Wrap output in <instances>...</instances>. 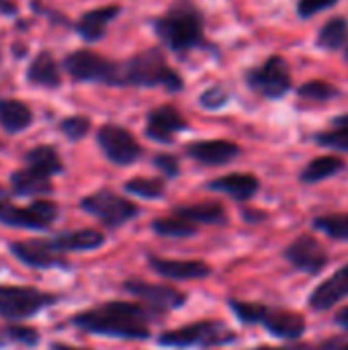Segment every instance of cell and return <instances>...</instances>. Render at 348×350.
Listing matches in <instances>:
<instances>
[{"mask_svg": "<svg viewBox=\"0 0 348 350\" xmlns=\"http://www.w3.org/2000/svg\"><path fill=\"white\" fill-rule=\"evenodd\" d=\"M150 310L142 304L131 301H107L96 308L78 312L70 324L78 330L96 336H111L123 340H146L150 338Z\"/></svg>", "mask_w": 348, "mask_h": 350, "instance_id": "1", "label": "cell"}, {"mask_svg": "<svg viewBox=\"0 0 348 350\" xmlns=\"http://www.w3.org/2000/svg\"><path fill=\"white\" fill-rule=\"evenodd\" d=\"M160 41L174 53H189L197 47H211L203 35V14L191 0H176L162 16L152 21Z\"/></svg>", "mask_w": 348, "mask_h": 350, "instance_id": "2", "label": "cell"}, {"mask_svg": "<svg viewBox=\"0 0 348 350\" xmlns=\"http://www.w3.org/2000/svg\"><path fill=\"white\" fill-rule=\"evenodd\" d=\"M111 86H164L170 92L183 90V78L166 64L164 53L158 47L146 49L123 64H115Z\"/></svg>", "mask_w": 348, "mask_h": 350, "instance_id": "3", "label": "cell"}, {"mask_svg": "<svg viewBox=\"0 0 348 350\" xmlns=\"http://www.w3.org/2000/svg\"><path fill=\"white\" fill-rule=\"evenodd\" d=\"M236 332L219 320H201L160 334L158 345L164 349H213L236 342Z\"/></svg>", "mask_w": 348, "mask_h": 350, "instance_id": "4", "label": "cell"}, {"mask_svg": "<svg viewBox=\"0 0 348 350\" xmlns=\"http://www.w3.org/2000/svg\"><path fill=\"white\" fill-rule=\"evenodd\" d=\"M57 304V295L23 285H0V318L23 322Z\"/></svg>", "mask_w": 348, "mask_h": 350, "instance_id": "5", "label": "cell"}, {"mask_svg": "<svg viewBox=\"0 0 348 350\" xmlns=\"http://www.w3.org/2000/svg\"><path fill=\"white\" fill-rule=\"evenodd\" d=\"M80 207L88 215H92L101 224H105L107 228L125 226L127 221H131L133 217L139 215V207L133 201H129L109 189H101L88 197H84L80 201Z\"/></svg>", "mask_w": 348, "mask_h": 350, "instance_id": "6", "label": "cell"}, {"mask_svg": "<svg viewBox=\"0 0 348 350\" xmlns=\"http://www.w3.org/2000/svg\"><path fill=\"white\" fill-rule=\"evenodd\" d=\"M57 215H59V209L53 201L35 199L27 207H14L6 199L0 201V224L8 228L41 232V230L51 228Z\"/></svg>", "mask_w": 348, "mask_h": 350, "instance_id": "7", "label": "cell"}, {"mask_svg": "<svg viewBox=\"0 0 348 350\" xmlns=\"http://www.w3.org/2000/svg\"><path fill=\"white\" fill-rule=\"evenodd\" d=\"M246 84L265 98H283L293 86L289 64L281 55H271L260 68H252L246 72Z\"/></svg>", "mask_w": 348, "mask_h": 350, "instance_id": "8", "label": "cell"}, {"mask_svg": "<svg viewBox=\"0 0 348 350\" xmlns=\"http://www.w3.org/2000/svg\"><path fill=\"white\" fill-rule=\"evenodd\" d=\"M96 142L105 156L119 166H129L142 156V146L137 144V139L125 127L115 123L103 125L96 133Z\"/></svg>", "mask_w": 348, "mask_h": 350, "instance_id": "9", "label": "cell"}, {"mask_svg": "<svg viewBox=\"0 0 348 350\" xmlns=\"http://www.w3.org/2000/svg\"><path fill=\"white\" fill-rule=\"evenodd\" d=\"M127 293L137 297L142 306L154 314H164L178 310L187 304V295L170 285H156V283H144V281H127L123 285Z\"/></svg>", "mask_w": 348, "mask_h": 350, "instance_id": "10", "label": "cell"}, {"mask_svg": "<svg viewBox=\"0 0 348 350\" xmlns=\"http://www.w3.org/2000/svg\"><path fill=\"white\" fill-rule=\"evenodd\" d=\"M64 68L68 74L80 82H103L111 84L113 74H115V62L88 51V49H78L64 59Z\"/></svg>", "mask_w": 348, "mask_h": 350, "instance_id": "11", "label": "cell"}, {"mask_svg": "<svg viewBox=\"0 0 348 350\" xmlns=\"http://www.w3.org/2000/svg\"><path fill=\"white\" fill-rule=\"evenodd\" d=\"M283 256L291 267H295L297 271L308 273V275H320L330 260L322 242L310 234H302L297 240H293L285 248Z\"/></svg>", "mask_w": 348, "mask_h": 350, "instance_id": "12", "label": "cell"}, {"mask_svg": "<svg viewBox=\"0 0 348 350\" xmlns=\"http://www.w3.org/2000/svg\"><path fill=\"white\" fill-rule=\"evenodd\" d=\"M10 252L16 260L31 269L47 271V269H66L68 262L64 256L55 254L45 238H35V240H21V242H10Z\"/></svg>", "mask_w": 348, "mask_h": 350, "instance_id": "13", "label": "cell"}, {"mask_svg": "<svg viewBox=\"0 0 348 350\" xmlns=\"http://www.w3.org/2000/svg\"><path fill=\"white\" fill-rule=\"evenodd\" d=\"M185 129H189V123L180 115V111L172 105H162L148 113L146 135L158 144H170L174 135Z\"/></svg>", "mask_w": 348, "mask_h": 350, "instance_id": "14", "label": "cell"}, {"mask_svg": "<svg viewBox=\"0 0 348 350\" xmlns=\"http://www.w3.org/2000/svg\"><path fill=\"white\" fill-rule=\"evenodd\" d=\"M47 246L64 256L68 252H88V250H96L105 244V236L98 230H72V232H59L51 238H45Z\"/></svg>", "mask_w": 348, "mask_h": 350, "instance_id": "15", "label": "cell"}, {"mask_svg": "<svg viewBox=\"0 0 348 350\" xmlns=\"http://www.w3.org/2000/svg\"><path fill=\"white\" fill-rule=\"evenodd\" d=\"M348 297V265L330 275L310 295V308L316 312H328Z\"/></svg>", "mask_w": 348, "mask_h": 350, "instance_id": "16", "label": "cell"}, {"mask_svg": "<svg viewBox=\"0 0 348 350\" xmlns=\"http://www.w3.org/2000/svg\"><path fill=\"white\" fill-rule=\"evenodd\" d=\"M189 156L205 166H224L236 160L242 150L238 144L228 142V139H203V142H193L187 148Z\"/></svg>", "mask_w": 348, "mask_h": 350, "instance_id": "17", "label": "cell"}, {"mask_svg": "<svg viewBox=\"0 0 348 350\" xmlns=\"http://www.w3.org/2000/svg\"><path fill=\"white\" fill-rule=\"evenodd\" d=\"M148 262L158 275L170 281H195V279H207L211 275V267L203 260H172V258L150 256Z\"/></svg>", "mask_w": 348, "mask_h": 350, "instance_id": "18", "label": "cell"}, {"mask_svg": "<svg viewBox=\"0 0 348 350\" xmlns=\"http://www.w3.org/2000/svg\"><path fill=\"white\" fill-rule=\"evenodd\" d=\"M269 334L277 336V338H283V340H299L306 330H308V324H306V318L295 314V312H285V310H267L263 322H260Z\"/></svg>", "mask_w": 348, "mask_h": 350, "instance_id": "19", "label": "cell"}, {"mask_svg": "<svg viewBox=\"0 0 348 350\" xmlns=\"http://www.w3.org/2000/svg\"><path fill=\"white\" fill-rule=\"evenodd\" d=\"M258 187H260L258 178L254 174H244V172L226 174V176H219V178L207 183V189L224 193L238 203L250 201L258 193Z\"/></svg>", "mask_w": 348, "mask_h": 350, "instance_id": "20", "label": "cell"}, {"mask_svg": "<svg viewBox=\"0 0 348 350\" xmlns=\"http://www.w3.org/2000/svg\"><path fill=\"white\" fill-rule=\"evenodd\" d=\"M121 12V6L117 4H111V6H103V8H94V10H88L80 16V21L76 23V31L78 35L88 41V43H94L98 39L105 37V31H107V25Z\"/></svg>", "mask_w": 348, "mask_h": 350, "instance_id": "21", "label": "cell"}, {"mask_svg": "<svg viewBox=\"0 0 348 350\" xmlns=\"http://www.w3.org/2000/svg\"><path fill=\"white\" fill-rule=\"evenodd\" d=\"M174 215L180 219H187L193 226H224L228 221V213L222 203L205 201L195 205H183L174 209Z\"/></svg>", "mask_w": 348, "mask_h": 350, "instance_id": "22", "label": "cell"}, {"mask_svg": "<svg viewBox=\"0 0 348 350\" xmlns=\"http://www.w3.org/2000/svg\"><path fill=\"white\" fill-rule=\"evenodd\" d=\"M27 78L31 84L45 86V88H57L62 84L59 66L49 51H41L35 55V59L27 68Z\"/></svg>", "mask_w": 348, "mask_h": 350, "instance_id": "23", "label": "cell"}, {"mask_svg": "<svg viewBox=\"0 0 348 350\" xmlns=\"http://www.w3.org/2000/svg\"><path fill=\"white\" fill-rule=\"evenodd\" d=\"M10 187L18 197H39L51 191V178L27 166L10 174Z\"/></svg>", "mask_w": 348, "mask_h": 350, "instance_id": "24", "label": "cell"}, {"mask_svg": "<svg viewBox=\"0 0 348 350\" xmlns=\"http://www.w3.org/2000/svg\"><path fill=\"white\" fill-rule=\"evenodd\" d=\"M316 45L326 51H345L348 59V21L345 16L330 18L318 33Z\"/></svg>", "mask_w": 348, "mask_h": 350, "instance_id": "25", "label": "cell"}, {"mask_svg": "<svg viewBox=\"0 0 348 350\" xmlns=\"http://www.w3.org/2000/svg\"><path fill=\"white\" fill-rule=\"evenodd\" d=\"M33 123L31 109L14 98L0 100V125L6 133H18L25 131Z\"/></svg>", "mask_w": 348, "mask_h": 350, "instance_id": "26", "label": "cell"}, {"mask_svg": "<svg viewBox=\"0 0 348 350\" xmlns=\"http://www.w3.org/2000/svg\"><path fill=\"white\" fill-rule=\"evenodd\" d=\"M347 168L345 160L338 156H320L314 158L299 174V180L304 185H318L322 180H328L336 174H340Z\"/></svg>", "mask_w": 348, "mask_h": 350, "instance_id": "27", "label": "cell"}, {"mask_svg": "<svg viewBox=\"0 0 348 350\" xmlns=\"http://www.w3.org/2000/svg\"><path fill=\"white\" fill-rule=\"evenodd\" d=\"M25 162H27L29 168H33V170L49 176V178L64 172L62 158L55 152V148H51V146H37V148L29 150L25 154Z\"/></svg>", "mask_w": 348, "mask_h": 350, "instance_id": "28", "label": "cell"}, {"mask_svg": "<svg viewBox=\"0 0 348 350\" xmlns=\"http://www.w3.org/2000/svg\"><path fill=\"white\" fill-rule=\"evenodd\" d=\"M314 142L320 148L347 152L348 154V113L338 115L330 121V129L314 133Z\"/></svg>", "mask_w": 348, "mask_h": 350, "instance_id": "29", "label": "cell"}, {"mask_svg": "<svg viewBox=\"0 0 348 350\" xmlns=\"http://www.w3.org/2000/svg\"><path fill=\"white\" fill-rule=\"evenodd\" d=\"M152 230L162 238H193L197 234V226H193L187 219H180L176 215L154 219Z\"/></svg>", "mask_w": 348, "mask_h": 350, "instance_id": "30", "label": "cell"}, {"mask_svg": "<svg viewBox=\"0 0 348 350\" xmlns=\"http://www.w3.org/2000/svg\"><path fill=\"white\" fill-rule=\"evenodd\" d=\"M125 193L139 197V199H148V201H156L164 197L166 185L162 178H146V176H137L125 183Z\"/></svg>", "mask_w": 348, "mask_h": 350, "instance_id": "31", "label": "cell"}, {"mask_svg": "<svg viewBox=\"0 0 348 350\" xmlns=\"http://www.w3.org/2000/svg\"><path fill=\"white\" fill-rule=\"evenodd\" d=\"M297 94L306 100H316V103H326V100H334L338 98L343 92L338 86L326 82V80H310L306 84H302L297 88Z\"/></svg>", "mask_w": 348, "mask_h": 350, "instance_id": "32", "label": "cell"}, {"mask_svg": "<svg viewBox=\"0 0 348 350\" xmlns=\"http://www.w3.org/2000/svg\"><path fill=\"white\" fill-rule=\"evenodd\" d=\"M314 230L330 236L332 240L348 242V213H336V215H322L314 219Z\"/></svg>", "mask_w": 348, "mask_h": 350, "instance_id": "33", "label": "cell"}, {"mask_svg": "<svg viewBox=\"0 0 348 350\" xmlns=\"http://www.w3.org/2000/svg\"><path fill=\"white\" fill-rule=\"evenodd\" d=\"M8 345H21V347H37L39 345V332L27 326H8L0 330V347Z\"/></svg>", "mask_w": 348, "mask_h": 350, "instance_id": "34", "label": "cell"}, {"mask_svg": "<svg viewBox=\"0 0 348 350\" xmlns=\"http://www.w3.org/2000/svg\"><path fill=\"white\" fill-rule=\"evenodd\" d=\"M230 310L234 312V316H236L242 324H260L269 308L263 306V304L230 299Z\"/></svg>", "mask_w": 348, "mask_h": 350, "instance_id": "35", "label": "cell"}, {"mask_svg": "<svg viewBox=\"0 0 348 350\" xmlns=\"http://www.w3.org/2000/svg\"><path fill=\"white\" fill-rule=\"evenodd\" d=\"M62 133L72 139V142H78L82 139L88 131H90V119L88 117H82V115H74V117H68L62 121L59 125Z\"/></svg>", "mask_w": 348, "mask_h": 350, "instance_id": "36", "label": "cell"}, {"mask_svg": "<svg viewBox=\"0 0 348 350\" xmlns=\"http://www.w3.org/2000/svg\"><path fill=\"white\" fill-rule=\"evenodd\" d=\"M228 100H230V92L224 86H211V88H207L201 94V105L205 109H209V111H215V109L226 107Z\"/></svg>", "mask_w": 348, "mask_h": 350, "instance_id": "37", "label": "cell"}, {"mask_svg": "<svg viewBox=\"0 0 348 350\" xmlns=\"http://www.w3.org/2000/svg\"><path fill=\"white\" fill-rule=\"evenodd\" d=\"M336 4H338V0H299L297 2V14L302 18H312L318 12L328 10Z\"/></svg>", "mask_w": 348, "mask_h": 350, "instance_id": "38", "label": "cell"}, {"mask_svg": "<svg viewBox=\"0 0 348 350\" xmlns=\"http://www.w3.org/2000/svg\"><path fill=\"white\" fill-rule=\"evenodd\" d=\"M154 166H156L166 178H176L178 172H180L178 158L172 156V154H158V156L154 158Z\"/></svg>", "mask_w": 348, "mask_h": 350, "instance_id": "39", "label": "cell"}, {"mask_svg": "<svg viewBox=\"0 0 348 350\" xmlns=\"http://www.w3.org/2000/svg\"><path fill=\"white\" fill-rule=\"evenodd\" d=\"M334 322H336V326H340L343 330L348 332V306H345L343 310H338V314L334 316Z\"/></svg>", "mask_w": 348, "mask_h": 350, "instance_id": "40", "label": "cell"}, {"mask_svg": "<svg viewBox=\"0 0 348 350\" xmlns=\"http://www.w3.org/2000/svg\"><path fill=\"white\" fill-rule=\"evenodd\" d=\"M250 350H312V349H302V347H256V349H250Z\"/></svg>", "mask_w": 348, "mask_h": 350, "instance_id": "41", "label": "cell"}, {"mask_svg": "<svg viewBox=\"0 0 348 350\" xmlns=\"http://www.w3.org/2000/svg\"><path fill=\"white\" fill-rule=\"evenodd\" d=\"M16 8H14V4H10L8 0H0V12H6V14H12Z\"/></svg>", "mask_w": 348, "mask_h": 350, "instance_id": "42", "label": "cell"}, {"mask_svg": "<svg viewBox=\"0 0 348 350\" xmlns=\"http://www.w3.org/2000/svg\"><path fill=\"white\" fill-rule=\"evenodd\" d=\"M51 350H88V349H76V347H68V345H59V342H57V345H53V347H51Z\"/></svg>", "mask_w": 348, "mask_h": 350, "instance_id": "43", "label": "cell"}, {"mask_svg": "<svg viewBox=\"0 0 348 350\" xmlns=\"http://www.w3.org/2000/svg\"><path fill=\"white\" fill-rule=\"evenodd\" d=\"M332 350H348V342L347 345H340V347H332Z\"/></svg>", "mask_w": 348, "mask_h": 350, "instance_id": "44", "label": "cell"}, {"mask_svg": "<svg viewBox=\"0 0 348 350\" xmlns=\"http://www.w3.org/2000/svg\"><path fill=\"white\" fill-rule=\"evenodd\" d=\"M2 199H6V195H4V191H2V187H0V201H2Z\"/></svg>", "mask_w": 348, "mask_h": 350, "instance_id": "45", "label": "cell"}]
</instances>
